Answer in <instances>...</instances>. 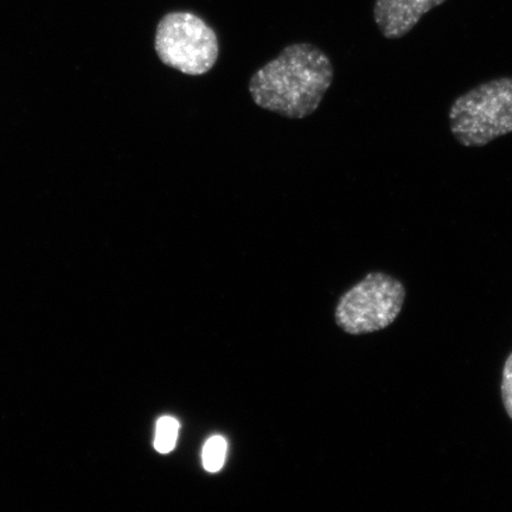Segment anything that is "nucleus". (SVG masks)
<instances>
[{
	"label": "nucleus",
	"instance_id": "f257e3e1",
	"mask_svg": "<svg viewBox=\"0 0 512 512\" xmlns=\"http://www.w3.org/2000/svg\"><path fill=\"white\" fill-rule=\"evenodd\" d=\"M334 81V67L309 43L286 47L249 81L256 106L288 119H304L318 110Z\"/></svg>",
	"mask_w": 512,
	"mask_h": 512
},
{
	"label": "nucleus",
	"instance_id": "f03ea898",
	"mask_svg": "<svg viewBox=\"0 0 512 512\" xmlns=\"http://www.w3.org/2000/svg\"><path fill=\"white\" fill-rule=\"evenodd\" d=\"M453 137L482 147L512 132V78L482 83L454 100L448 112Z\"/></svg>",
	"mask_w": 512,
	"mask_h": 512
},
{
	"label": "nucleus",
	"instance_id": "7ed1b4c3",
	"mask_svg": "<svg viewBox=\"0 0 512 512\" xmlns=\"http://www.w3.org/2000/svg\"><path fill=\"white\" fill-rule=\"evenodd\" d=\"M155 49L165 66L189 76L209 73L220 55L214 29L187 11L170 12L160 19Z\"/></svg>",
	"mask_w": 512,
	"mask_h": 512
},
{
	"label": "nucleus",
	"instance_id": "20e7f679",
	"mask_svg": "<svg viewBox=\"0 0 512 512\" xmlns=\"http://www.w3.org/2000/svg\"><path fill=\"white\" fill-rule=\"evenodd\" d=\"M405 299L401 281L392 275L370 273L339 300L336 322L347 334H371L395 322Z\"/></svg>",
	"mask_w": 512,
	"mask_h": 512
},
{
	"label": "nucleus",
	"instance_id": "39448f33",
	"mask_svg": "<svg viewBox=\"0 0 512 512\" xmlns=\"http://www.w3.org/2000/svg\"><path fill=\"white\" fill-rule=\"evenodd\" d=\"M445 2L446 0H375V23L388 40H398L411 32L422 16Z\"/></svg>",
	"mask_w": 512,
	"mask_h": 512
},
{
	"label": "nucleus",
	"instance_id": "423d86ee",
	"mask_svg": "<svg viewBox=\"0 0 512 512\" xmlns=\"http://www.w3.org/2000/svg\"><path fill=\"white\" fill-rule=\"evenodd\" d=\"M179 433V421L174 416L165 415L157 421L155 446L160 454L175 450Z\"/></svg>",
	"mask_w": 512,
	"mask_h": 512
},
{
	"label": "nucleus",
	"instance_id": "0eeeda50",
	"mask_svg": "<svg viewBox=\"0 0 512 512\" xmlns=\"http://www.w3.org/2000/svg\"><path fill=\"white\" fill-rule=\"evenodd\" d=\"M228 444L222 435H214L204 444L202 451V463L204 470L210 473L221 471L226 463Z\"/></svg>",
	"mask_w": 512,
	"mask_h": 512
},
{
	"label": "nucleus",
	"instance_id": "6e6552de",
	"mask_svg": "<svg viewBox=\"0 0 512 512\" xmlns=\"http://www.w3.org/2000/svg\"><path fill=\"white\" fill-rule=\"evenodd\" d=\"M502 399L509 418L512 420V352L505 361L502 380Z\"/></svg>",
	"mask_w": 512,
	"mask_h": 512
}]
</instances>
